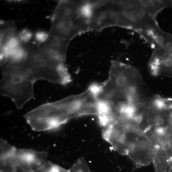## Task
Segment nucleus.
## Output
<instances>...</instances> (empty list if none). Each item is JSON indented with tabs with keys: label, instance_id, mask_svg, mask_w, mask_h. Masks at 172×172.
<instances>
[{
	"label": "nucleus",
	"instance_id": "1",
	"mask_svg": "<svg viewBox=\"0 0 172 172\" xmlns=\"http://www.w3.org/2000/svg\"><path fill=\"white\" fill-rule=\"evenodd\" d=\"M98 91L99 86L92 84L81 94L43 104L23 117L33 130L40 132L55 129L78 117L98 116L99 111Z\"/></svg>",
	"mask_w": 172,
	"mask_h": 172
},
{
	"label": "nucleus",
	"instance_id": "2",
	"mask_svg": "<svg viewBox=\"0 0 172 172\" xmlns=\"http://www.w3.org/2000/svg\"><path fill=\"white\" fill-rule=\"evenodd\" d=\"M29 49L25 62L18 69L21 81L34 87L39 80H45L65 85L72 81L66 60L49 56L39 48L37 43H28Z\"/></svg>",
	"mask_w": 172,
	"mask_h": 172
},
{
	"label": "nucleus",
	"instance_id": "3",
	"mask_svg": "<svg viewBox=\"0 0 172 172\" xmlns=\"http://www.w3.org/2000/svg\"><path fill=\"white\" fill-rule=\"evenodd\" d=\"M51 22L50 31L53 35L69 41L92 31L88 1H61L55 8Z\"/></svg>",
	"mask_w": 172,
	"mask_h": 172
},
{
	"label": "nucleus",
	"instance_id": "4",
	"mask_svg": "<svg viewBox=\"0 0 172 172\" xmlns=\"http://www.w3.org/2000/svg\"><path fill=\"white\" fill-rule=\"evenodd\" d=\"M144 84L137 69L120 61H112L109 78L100 86L98 96L127 98L138 93Z\"/></svg>",
	"mask_w": 172,
	"mask_h": 172
},
{
	"label": "nucleus",
	"instance_id": "5",
	"mask_svg": "<svg viewBox=\"0 0 172 172\" xmlns=\"http://www.w3.org/2000/svg\"><path fill=\"white\" fill-rule=\"evenodd\" d=\"M102 136L118 152L127 155L140 131L127 122L117 121L103 127Z\"/></svg>",
	"mask_w": 172,
	"mask_h": 172
},
{
	"label": "nucleus",
	"instance_id": "6",
	"mask_svg": "<svg viewBox=\"0 0 172 172\" xmlns=\"http://www.w3.org/2000/svg\"><path fill=\"white\" fill-rule=\"evenodd\" d=\"M156 145L144 132L131 145L127 156L137 168L149 165L153 161Z\"/></svg>",
	"mask_w": 172,
	"mask_h": 172
},
{
	"label": "nucleus",
	"instance_id": "7",
	"mask_svg": "<svg viewBox=\"0 0 172 172\" xmlns=\"http://www.w3.org/2000/svg\"><path fill=\"white\" fill-rule=\"evenodd\" d=\"M70 42L49 36L45 42L37 44L40 50L47 55L66 60L67 49Z\"/></svg>",
	"mask_w": 172,
	"mask_h": 172
},
{
	"label": "nucleus",
	"instance_id": "8",
	"mask_svg": "<svg viewBox=\"0 0 172 172\" xmlns=\"http://www.w3.org/2000/svg\"><path fill=\"white\" fill-rule=\"evenodd\" d=\"M15 156L27 161L33 171L40 169L47 161V152H39L32 149H17Z\"/></svg>",
	"mask_w": 172,
	"mask_h": 172
},
{
	"label": "nucleus",
	"instance_id": "9",
	"mask_svg": "<svg viewBox=\"0 0 172 172\" xmlns=\"http://www.w3.org/2000/svg\"><path fill=\"white\" fill-rule=\"evenodd\" d=\"M152 161L156 172H171V157L164 145H156Z\"/></svg>",
	"mask_w": 172,
	"mask_h": 172
},
{
	"label": "nucleus",
	"instance_id": "10",
	"mask_svg": "<svg viewBox=\"0 0 172 172\" xmlns=\"http://www.w3.org/2000/svg\"><path fill=\"white\" fill-rule=\"evenodd\" d=\"M1 48L4 47L10 41L15 38H21V33L16 24L12 20L1 22Z\"/></svg>",
	"mask_w": 172,
	"mask_h": 172
},
{
	"label": "nucleus",
	"instance_id": "11",
	"mask_svg": "<svg viewBox=\"0 0 172 172\" xmlns=\"http://www.w3.org/2000/svg\"><path fill=\"white\" fill-rule=\"evenodd\" d=\"M18 158L14 156L1 159L0 171L1 172H15Z\"/></svg>",
	"mask_w": 172,
	"mask_h": 172
},
{
	"label": "nucleus",
	"instance_id": "12",
	"mask_svg": "<svg viewBox=\"0 0 172 172\" xmlns=\"http://www.w3.org/2000/svg\"><path fill=\"white\" fill-rule=\"evenodd\" d=\"M1 159L15 155L17 149L15 147L8 144L5 141L1 138Z\"/></svg>",
	"mask_w": 172,
	"mask_h": 172
},
{
	"label": "nucleus",
	"instance_id": "13",
	"mask_svg": "<svg viewBox=\"0 0 172 172\" xmlns=\"http://www.w3.org/2000/svg\"><path fill=\"white\" fill-rule=\"evenodd\" d=\"M69 171V172H91L85 159L83 158L78 159Z\"/></svg>",
	"mask_w": 172,
	"mask_h": 172
},
{
	"label": "nucleus",
	"instance_id": "14",
	"mask_svg": "<svg viewBox=\"0 0 172 172\" xmlns=\"http://www.w3.org/2000/svg\"><path fill=\"white\" fill-rule=\"evenodd\" d=\"M69 170H67L60 166L54 164L50 161H47L42 168L33 172H69Z\"/></svg>",
	"mask_w": 172,
	"mask_h": 172
},
{
	"label": "nucleus",
	"instance_id": "15",
	"mask_svg": "<svg viewBox=\"0 0 172 172\" xmlns=\"http://www.w3.org/2000/svg\"><path fill=\"white\" fill-rule=\"evenodd\" d=\"M17 157L18 161L15 172H33L31 167L27 161L19 157Z\"/></svg>",
	"mask_w": 172,
	"mask_h": 172
},
{
	"label": "nucleus",
	"instance_id": "16",
	"mask_svg": "<svg viewBox=\"0 0 172 172\" xmlns=\"http://www.w3.org/2000/svg\"><path fill=\"white\" fill-rule=\"evenodd\" d=\"M151 107L158 110L165 109L166 105L163 100L156 97L152 101Z\"/></svg>",
	"mask_w": 172,
	"mask_h": 172
},
{
	"label": "nucleus",
	"instance_id": "17",
	"mask_svg": "<svg viewBox=\"0 0 172 172\" xmlns=\"http://www.w3.org/2000/svg\"><path fill=\"white\" fill-rule=\"evenodd\" d=\"M49 36L48 33H47L42 31H39L36 33L34 38L37 43H41L46 41Z\"/></svg>",
	"mask_w": 172,
	"mask_h": 172
},
{
	"label": "nucleus",
	"instance_id": "18",
	"mask_svg": "<svg viewBox=\"0 0 172 172\" xmlns=\"http://www.w3.org/2000/svg\"><path fill=\"white\" fill-rule=\"evenodd\" d=\"M20 33L22 42L27 43L30 42L33 37V34L31 31L27 28L24 29Z\"/></svg>",
	"mask_w": 172,
	"mask_h": 172
},
{
	"label": "nucleus",
	"instance_id": "19",
	"mask_svg": "<svg viewBox=\"0 0 172 172\" xmlns=\"http://www.w3.org/2000/svg\"><path fill=\"white\" fill-rule=\"evenodd\" d=\"M5 1L8 3L14 4H25L32 2V1L28 0H7Z\"/></svg>",
	"mask_w": 172,
	"mask_h": 172
},
{
	"label": "nucleus",
	"instance_id": "20",
	"mask_svg": "<svg viewBox=\"0 0 172 172\" xmlns=\"http://www.w3.org/2000/svg\"><path fill=\"white\" fill-rule=\"evenodd\" d=\"M172 54V49L171 51L170 52Z\"/></svg>",
	"mask_w": 172,
	"mask_h": 172
}]
</instances>
